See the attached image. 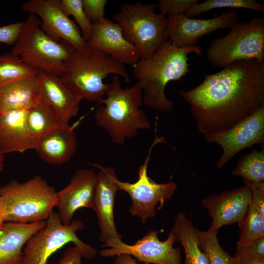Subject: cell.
I'll return each mask as SVG.
<instances>
[{
  "label": "cell",
  "mask_w": 264,
  "mask_h": 264,
  "mask_svg": "<svg viewBox=\"0 0 264 264\" xmlns=\"http://www.w3.org/2000/svg\"><path fill=\"white\" fill-rule=\"evenodd\" d=\"M241 255L264 257V236L247 244L236 245L235 256Z\"/></svg>",
  "instance_id": "35"
},
{
  "label": "cell",
  "mask_w": 264,
  "mask_h": 264,
  "mask_svg": "<svg viewBox=\"0 0 264 264\" xmlns=\"http://www.w3.org/2000/svg\"><path fill=\"white\" fill-rule=\"evenodd\" d=\"M200 249L206 256L209 264H233V257L225 251L220 244L217 232L196 230Z\"/></svg>",
  "instance_id": "28"
},
{
  "label": "cell",
  "mask_w": 264,
  "mask_h": 264,
  "mask_svg": "<svg viewBox=\"0 0 264 264\" xmlns=\"http://www.w3.org/2000/svg\"><path fill=\"white\" fill-rule=\"evenodd\" d=\"M5 222L3 209L0 202V228Z\"/></svg>",
  "instance_id": "40"
},
{
  "label": "cell",
  "mask_w": 264,
  "mask_h": 264,
  "mask_svg": "<svg viewBox=\"0 0 264 264\" xmlns=\"http://www.w3.org/2000/svg\"><path fill=\"white\" fill-rule=\"evenodd\" d=\"M87 45L96 48L123 65L133 66L141 58L137 48L124 37L121 27L106 18L92 24Z\"/></svg>",
  "instance_id": "18"
},
{
  "label": "cell",
  "mask_w": 264,
  "mask_h": 264,
  "mask_svg": "<svg viewBox=\"0 0 264 264\" xmlns=\"http://www.w3.org/2000/svg\"><path fill=\"white\" fill-rule=\"evenodd\" d=\"M156 8L151 3H124L112 17L125 38L137 48L141 58H150L166 39L167 18L156 13Z\"/></svg>",
  "instance_id": "7"
},
{
  "label": "cell",
  "mask_w": 264,
  "mask_h": 264,
  "mask_svg": "<svg viewBox=\"0 0 264 264\" xmlns=\"http://www.w3.org/2000/svg\"><path fill=\"white\" fill-rule=\"evenodd\" d=\"M196 228L186 214L179 212L175 217L172 229L175 242H179L184 248L185 260L183 264H209L199 247Z\"/></svg>",
  "instance_id": "24"
},
{
  "label": "cell",
  "mask_w": 264,
  "mask_h": 264,
  "mask_svg": "<svg viewBox=\"0 0 264 264\" xmlns=\"http://www.w3.org/2000/svg\"><path fill=\"white\" fill-rule=\"evenodd\" d=\"M83 117L71 126L61 125L39 138L34 149L39 157L53 165H62L68 161L77 149L74 130Z\"/></svg>",
  "instance_id": "20"
},
{
  "label": "cell",
  "mask_w": 264,
  "mask_h": 264,
  "mask_svg": "<svg viewBox=\"0 0 264 264\" xmlns=\"http://www.w3.org/2000/svg\"><path fill=\"white\" fill-rule=\"evenodd\" d=\"M110 88L98 106L94 115L96 124L109 134L111 142L123 145L126 139L132 138L139 130L151 128L144 110L142 88L137 82L123 89L117 76L112 78Z\"/></svg>",
  "instance_id": "3"
},
{
  "label": "cell",
  "mask_w": 264,
  "mask_h": 264,
  "mask_svg": "<svg viewBox=\"0 0 264 264\" xmlns=\"http://www.w3.org/2000/svg\"><path fill=\"white\" fill-rule=\"evenodd\" d=\"M158 233L157 230H150L132 245L122 239H109L102 245L109 248L101 250L99 254L103 257L129 254L144 264H181V249L173 247L175 241L172 229L164 241L159 240Z\"/></svg>",
  "instance_id": "11"
},
{
  "label": "cell",
  "mask_w": 264,
  "mask_h": 264,
  "mask_svg": "<svg viewBox=\"0 0 264 264\" xmlns=\"http://www.w3.org/2000/svg\"><path fill=\"white\" fill-rule=\"evenodd\" d=\"M46 220L45 227L26 243L21 264H47L52 254L69 242L79 248L83 257L91 259L96 256L97 250L77 236L76 232L85 228L81 220H74L69 225H65L62 223L58 213L53 211Z\"/></svg>",
  "instance_id": "9"
},
{
  "label": "cell",
  "mask_w": 264,
  "mask_h": 264,
  "mask_svg": "<svg viewBox=\"0 0 264 264\" xmlns=\"http://www.w3.org/2000/svg\"><path fill=\"white\" fill-rule=\"evenodd\" d=\"M57 201L54 187L40 176L23 182L12 180L0 186L5 221L29 223L47 220Z\"/></svg>",
  "instance_id": "5"
},
{
  "label": "cell",
  "mask_w": 264,
  "mask_h": 264,
  "mask_svg": "<svg viewBox=\"0 0 264 264\" xmlns=\"http://www.w3.org/2000/svg\"><path fill=\"white\" fill-rule=\"evenodd\" d=\"M27 110L0 113V154L22 153L35 149L37 140L31 136L26 125Z\"/></svg>",
  "instance_id": "22"
},
{
  "label": "cell",
  "mask_w": 264,
  "mask_h": 264,
  "mask_svg": "<svg viewBox=\"0 0 264 264\" xmlns=\"http://www.w3.org/2000/svg\"><path fill=\"white\" fill-rule=\"evenodd\" d=\"M115 256L113 264H138L135 259L130 255L121 254Z\"/></svg>",
  "instance_id": "39"
},
{
  "label": "cell",
  "mask_w": 264,
  "mask_h": 264,
  "mask_svg": "<svg viewBox=\"0 0 264 264\" xmlns=\"http://www.w3.org/2000/svg\"><path fill=\"white\" fill-rule=\"evenodd\" d=\"M201 56L199 46L178 48L165 39L149 59L140 58L133 66V74L142 88L143 103L162 112L170 111L173 102L165 94L166 85L179 81L189 71L188 55Z\"/></svg>",
  "instance_id": "2"
},
{
  "label": "cell",
  "mask_w": 264,
  "mask_h": 264,
  "mask_svg": "<svg viewBox=\"0 0 264 264\" xmlns=\"http://www.w3.org/2000/svg\"><path fill=\"white\" fill-rule=\"evenodd\" d=\"M220 194H211L201 200V204L212 219L209 230L217 232L223 225L240 224L244 219L251 201L248 183Z\"/></svg>",
  "instance_id": "15"
},
{
  "label": "cell",
  "mask_w": 264,
  "mask_h": 264,
  "mask_svg": "<svg viewBox=\"0 0 264 264\" xmlns=\"http://www.w3.org/2000/svg\"><path fill=\"white\" fill-rule=\"evenodd\" d=\"M179 93L203 135L226 131L264 106V62L234 61Z\"/></svg>",
  "instance_id": "1"
},
{
  "label": "cell",
  "mask_w": 264,
  "mask_h": 264,
  "mask_svg": "<svg viewBox=\"0 0 264 264\" xmlns=\"http://www.w3.org/2000/svg\"><path fill=\"white\" fill-rule=\"evenodd\" d=\"M40 24L37 16L29 14L11 52L38 72L60 77L75 49L67 42H57L50 38Z\"/></svg>",
  "instance_id": "6"
},
{
  "label": "cell",
  "mask_w": 264,
  "mask_h": 264,
  "mask_svg": "<svg viewBox=\"0 0 264 264\" xmlns=\"http://www.w3.org/2000/svg\"><path fill=\"white\" fill-rule=\"evenodd\" d=\"M167 18L165 37L178 48L198 46L203 36L218 29L230 28L240 22L236 10H229L209 19H196L184 14Z\"/></svg>",
  "instance_id": "12"
},
{
  "label": "cell",
  "mask_w": 264,
  "mask_h": 264,
  "mask_svg": "<svg viewBox=\"0 0 264 264\" xmlns=\"http://www.w3.org/2000/svg\"><path fill=\"white\" fill-rule=\"evenodd\" d=\"M163 140V137H158L155 132V138L148 149L145 161L139 167L136 181L130 183L120 181L118 178L116 179L118 190L126 192L131 198V215L138 217L143 223H145L149 218L156 216L157 204H159L158 209H160L166 201L172 198L177 187L174 181L156 183L147 174L152 151L154 146Z\"/></svg>",
  "instance_id": "10"
},
{
  "label": "cell",
  "mask_w": 264,
  "mask_h": 264,
  "mask_svg": "<svg viewBox=\"0 0 264 264\" xmlns=\"http://www.w3.org/2000/svg\"><path fill=\"white\" fill-rule=\"evenodd\" d=\"M46 224V220L29 223L5 221L0 228V264H21L23 246Z\"/></svg>",
  "instance_id": "21"
},
{
  "label": "cell",
  "mask_w": 264,
  "mask_h": 264,
  "mask_svg": "<svg viewBox=\"0 0 264 264\" xmlns=\"http://www.w3.org/2000/svg\"><path fill=\"white\" fill-rule=\"evenodd\" d=\"M124 78L129 76L124 65L108 54L87 45L74 49L65 63L60 76L68 88L81 100L98 104L110 88L111 83H104L109 74Z\"/></svg>",
  "instance_id": "4"
},
{
  "label": "cell",
  "mask_w": 264,
  "mask_h": 264,
  "mask_svg": "<svg viewBox=\"0 0 264 264\" xmlns=\"http://www.w3.org/2000/svg\"><path fill=\"white\" fill-rule=\"evenodd\" d=\"M38 86L42 100L52 111L60 124L68 126L80 109L81 100L60 76L38 72Z\"/></svg>",
  "instance_id": "19"
},
{
  "label": "cell",
  "mask_w": 264,
  "mask_h": 264,
  "mask_svg": "<svg viewBox=\"0 0 264 264\" xmlns=\"http://www.w3.org/2000/svg\"><path fill=\"white\" fill-rule=\"evenodd\" d=\"M250 187L251 192V203L264 217V182L250 183L245 181Z\"/></svg>",
  "instance_id": "36"
},
{
  "label": "cell",
  "mask_w": 264,
  "mask_h": 264,
  "mask_svg": "<svg viewBox=\"0 0 264 264\" xmlns=\"http://www.w3.org/2000/svg\"><path fill=\"white\" fill-rule=\"evenodd\" d=\"M26 125L29 133L36 140L61 126L52 111L41 99L28 109Z\"/></svg>",
  "instance_id": "25"
},
{
  "label": "cell",
  "mask_w": 264,
  "mask_h": 264,
  "mask_svg": "<svg viewBox=\"0 0 264 264\" xmlns=\"http://www.w3.org/2000/svg\"><path fill=\"white\" fill-rule=\"evenodd\" d=\"M21 8L37 16L42 29L56 42H67L76 50L87 45L78 26L64 12L61 0H29Z\"/></svg>",
  "instance_id": "13"
},
{
  "label": "cell",
  "mask_w": 264,
  "mask_h": 264,
  "mask_svg": "<svg viewBox=\"0 0 264 264\" xmlns=\"http://www.w3.org/2000/svg\"><path fill=\"white\" fill-rule=\"evenodd\" d=\"M99 170L97 180L93 210L100 229L99 241L105 243L110 239H122L116 228L114 218V198L118 190L117 178L113 168L97 163H89Z\"/></svg>",
  "instance_id": "16"
},
{
  "label": "cell",
  "mask_w": 264,
  "mask_h": 264,
  "mask_svg": "<svg viewBox=\"0 0 264 264\" xmlns=\"http://www.w3.org/2000/svg\"><path fill=\"white\" fill-rule=\"evenodd\" d=\"M37 74L0 88V113L28 110L40 101Z\"/></svg>",
  "instance_id": "23"
},
{
  "label": "cell",
  "mask_w": 264,
  "mask_h": 264,
  "mask_svg": "<svg viewBox=\"0 0 264 264\" xmlns=\"http://www.w3.org/2000/svg\"><path fill=\"white\" fill-rule=\"evenodd\" d=\"M221 8H245L264 12V4L256 0H206L195 4L184 15L193 18L205 12Z\"/></svg>",
  "instance_id": "29"
},
{
  "label": "cell",
  "mask_w": 264,
  "mask_h": 264,
  "mask_svg": "<svg viewBox=\"0 0 264 264\" xmlns=\"http://www.w3.org/2000/svg\"><path fill=\"white\" fill-rule=\"evenodd\" d=\"M5 156L4 154H0V172L4 169Z\"/></svg>",
  "instance_id": "41"
},
{
  "label": "cell",
  "mask_w": 264,
  "mask_h": 264,
  "mask_svg": "<svg viewBox=\"0 0 264 264\" xmlns=\"http://www.w3.org/2000/svg\"><path fill=\"white\" fill-rule=\"evenodd\" d=\"M84 10L91 22L97 23L105 17L107 0H82Z\"/></svg>",
  "instance_id": "33"
},
{
  "label": "cell",
  "mask_w": 264,
  "mask_h": 264,
  "mask_svg": "<svg viewBox=\"0 0 264 264\" xmlns=\"http://www.w3.org/2000/svg\"><path fill=\"white\" fill-rule=\"evenodd\" d=\"M23 21L0 26V43L13 45L17 41Z\"/></svg>",
  "instance_id": "34"
},
{
  "label": "cell",
  "mask_w": 264,
  "mask_h": 264,
  "mask_svg": "<svg viewBox=\"0 0 264 264\" xmlns=\"http://www.w3.org/2000/svg\"><path fill=\"white\" fill-rule=\"evenodd\" d=\"M239 225L240 235L237 245L247 244L264 236V217L251 202L244 219Z\"/></svg>",
  "instance_id": "30"
},
{
  "label": "cell",
  "mask_w": 264,
  "mask_h": 264,
  "mask_svg": "<svg viewBox=\"0 0 264 264\" xmlns=\"http://www.w3.org/2000/svg\"><path fill=\"white\" fill-rule=\"evenodd\" d=\"M198 0H159L156 5L160 13L166 17L184 14Z\"/></svg>",
  "instance_id": "32"
},
{
  "label": "cell",
  "mask_w": 264,
  "mask_h": 264,
  "mask_svg": "<svg viewBox=\"0 0 264 264\" xmlns=\"http://www.w3.org/2000/svg\"><path fill=\"white\" fill-rule=\"evenodd\" d=\"M209 143H216L222 153L216 162L222 168L237 153L256 144H264V106L232 128L221 132L204 135Z\"/></svg>",
  "instance_id": "14"
},
{
  "label": "cell",
  "mask_w": 264,
  "mask_h": 264,
  "mask_svg": "<svg viewBox=\"0 0 264 264\" xmlns=\"http://www.w3.org/2000/svg\"><path fill=\"white\" fill-rule=\"evenodd\" d=\"M233 176L242 177L250 183L264 182V150H253L242 156L232 171Z\"/></svg>",
  "instance_id": "27"
},
{
  "label": "cell",
  "mask_w": 264,
  "mask_h": 264,
  "mask_svg": "<svg viewBox=\"0 0 264 264\" xmlns=\"http://www.w3.org/2000/svg\"><path fill=\"white\" fill-rule=\"evenodd\" d=\"M61 0L64 12L68 16L74 17L82 37L87 42L92 33V23L84 10L82 0Z\"/></svg>",
  "instance_id": "31"
},
{
  "label": "cell",
  "mask_w": 264,
  "mask_h": 264,
  "mask_svg": "<svg viewBox=\"0 0 264 264\" xmlns=\"http://www.w3.org/2000/svg\"><path fill=\"white\" fill-rule=\"evenodd\" d=\"M82 254L79 248L74 246L66 249L57 264H82Z\"/></svg>",
  "instance_id": "37"
},
{
  "label": "cell",
  "mask_w": 264,
  "mask_h": 264,
  "mask_svg": "<svg viewBox=\"0 0 264 264\" xmlns=\"http://www.w3.org/2000/svg\"><path fill=\"white\" fill-rule=\"evenodd\" d=\"M226 35L210 41L206 52L214 66L224 67L238 60L264 62V17L239 22Z\"/></svg>",
  "instance_id": "8"
},
{
  "label": "cell",
  "mask_w": 264,
  "mask_h": 264,
  "mask_svg": "<svg viewBox=\"0 0 264 264\" xmlns=\"http://www.w3.org/2000/svg\"><path fill=\"white\" fill-rule=\"evenodd\" d=\"M37 73L11 52L0 55V88Z\"/></svg>",
  "instance_id": "26"
},
{
  "label": "cell",
  "mask_w": 264,
  "mask_h": 264,
  "mask_svg": "<svg viewBox=\"0 0 264 264\" xmlns=\"http://www.w3.org/2000/svg\"><path fill=\"white\" fill-rule=\"evenodd\" d=\"M233 264H264V257L249 255L234 256Z\"/></svg>",
  "instance_id": "38"
},
{
  "label": "cell",
  "mask_w": 264,
  "mask_h": 264,
  "mask_svg": "<svg viewBox=\"0 0 264 264\" xmlns=\"http://www.w3.org/2000/svg\"><path fill=\"white\" fill-rule=\"evenodd\" d=\"M97 173L90 169H79L69 183L56 192L57 205L62 223L69 225L75 212L81 208L93 209Z\"/></svg>",
  "instance_id": "17"
}]
</instances>
